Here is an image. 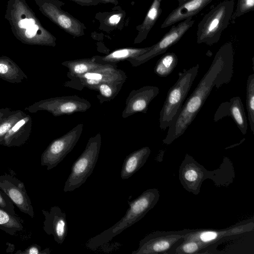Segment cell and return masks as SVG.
Here are the masks:
<instances>
[{"mask_svg":"<svg viewBox=\"0 0 254 254\" xmlns=\"http://www.w3.org/2000/svg\"><path fill=\"white\" fill-rule=\"evenodd\" d=\"M234 56L232 43L223 44L214 56L210 66L190 96L183 105L169 129L164 144L169 145L183 135L196 117L215 86L217 76L227 61Z\"/></svg>","mask_w":254,"mask_h":254,"instance_id":"6da1fadb","label":"cell"},{"mask_svg":"<svg viewBox=\"0 0 254 254\" xmlns=\"http://www.w3.org/2000/svg\"><path fill=\"white\" fill-rule=\"evenodd\" d=\"M62 64L68 68L66 75L68 78L94 70L104 65L97 63L94 56L90 58L64 61Z\"/></svg>","mask_w":254,"mask_h":254,"instance_id":"484cf974","label":"cell"},{"mask_svg":"<svg viewBox=\"0 0 254 254\" xmlns=\"http://www.w3.org/2000/svg\"><path fill=\"white\" fill-rule=\"evenodd\" d=\"M100 3H111L112 4H114L115 5H117L119 4V1L118 0H97Z\"/></svg>","mask_w":254,"mask_h":254,"instance_id":"74e56055","label":"cell"},{"mask_svg":"<svg viewBox=\"0 0 254 254\" xmlns=\"http://www.w3.org/2000/svg\"><path fill=\"white\" fill-rule=\"evenodd\" d=\"M34 1L41 12L65 32L77 37L85 35L84 23L63 9L64 2L60 0Z\"/></svg>","mask_w":254,"mask_h":254,"instance_id":"52a82bcc","label":"cell"},{"mask_svg":"<svg viewBox=\"0 0 254 254\" xmlns=\"http://www.w3.org/2000/svg\"><path fill=\"white\" fill-rule=\"evenodd\" d=\"M0 78L12 83H17L27 79L20 67L6 56L0 57Z\"/></svg>","mask_w":254,"mask_h":254,"instance_id":"d4e9b609","label":"cell"},{"mask_svg":"<svg viewBox=\"0 0 254 254\" xmlns=\"http://www.w3.org/2000/svg\"><path fill=\"white\" fill-rule=\"evenodd\" d=\"M246 106L250 128L254 133V73L250 74L247 81Z\"/></svg>","mask_w":254,"mask_h":254,"instance_id":"f546056e","label":"cell"},{"mask_svg":"<svg viewBox=\"0 0 254 254\" xmlns=\"http://www.w3.org/2000/svg\"><path fill=\"white\" fill-rule=\"evenodd\" d=\"M227 116L232 118L243 134L247 133V118L244 105L240 97H234L229 101L221 103L214 114V121L216 122Z\"/></svg>","mask_w":254,"mask_h":254,"instance_id":"ac0fdd59","label":"cell"},{"mask_svg":"<svg viewBox=\"0 0 254 254\" xmlns=\"http://www.w3.org/2000/svg\"><path fill=\"white\" fill-rule=\"evenodd\" d=\"M9 114L8 109H0V122Z\"/></svg>","mask_w":254,"mask_h":254,"instance_id":"8d00e7d4","label":"cell"},{"mask_svg":"<svg viewBox=\"0 0 254 254\" xmlns=\"http://www.w3.org/2000/svg\"><path fill=\"white\" fill-rule=\"evenodd\" d=\"M161 2L162 0H157ZM178 1L179 5L187 1L188 0H177Z\"/></svg>","mask_w":254,"mask_h":254,"instance_id":"ab89813d","label":"cell"},{"mask_svg":"<svg viewBox=\"0 0 254 254\" xmlns=\"http://www.w3.org/2000/svg\"><path fill=\"white\" fill-rule=\"evenodd\" d=\"M183 230L177 231H155L141 240L139 247L132 254H156L166 253L181 239Z\"/></svg>","mask_w":254,"mask_h":254,"instance_id":"4fadbf2b","label":"cell"},{"mask_svg":"<svg viewBox=\"0 0 254 254\" xmlns=\"http://www.w3.org/2000/svg\"><path fill=\"white\" fill-rule=\"evenodd\" d=\"M254 10V0H238L236 8L232 17L235 18Z\"/></svg>","mask_w":254,"mask_h":254,"instance_id":"d6a6232c","label":"cell"},{"mask_svg":"<svg viewBox=\"0 0 254 254\" xmlns=\"http://www.w3.org/2000/svg\"><path fill=\"white\" fill-rule=\"evenodd\" d=\"M24 221L18 215L10 214L0 208V229L6 233L14 236L23 230Z\"/></svg>","mask_w":254,"mask_h":254,"instance_id":"4316f807","label":"cell"},{"mask_svg":"<svg viewBox=\"0 0 254 254\" xmlns=\"http://www.w3.org/2000/svg\"><path fill=\"white\" fill-rule=\"evenodd\" d=\"M101 135L89 138L85 148L72 165L65 182L64 191H72L79 188L91 175L97 162L101 146Z\"/></svg>","mask_w":254,"mask_h":254,"instance_id":"8992f818","label":"cell"},{"mask_svg":"<svg viewBox=\"0 0 254 254\" xmlns=\"http://www.w3.org/2000/svg\"><path fill=\"white\" fill-rule=\"evenodd\" d=\"M234 0H224L206 14L197 25V43L211 46L217 43L227 27L234 10Z\"/></svg>","mask_w":254,"mask_h":254,"instance_id":"5b68a950","label":"cell"},{"mask_svg":"<svg viewBox=\"0 0 254 254\" xmlns=\"http://www.w3.org/2000/svg\"><path fill=\"white\" fill-rule=\"evenodd\" d=\"M194 22L192 17H189L176 25L174 24L157 43L150 46V49L147 52L135 58L129 59L127 61L132 66H137L155 57L164 54L169 48L180 41L192 27Z\"/></svg>","mask_w":254,"mask_h":254,"instance_id":"8fae6325","label":"cell"},{"mask_svg":"<svg viewBox=\"0 0 254 254\" xmlns=\"http://www.w3.org/2000/svg\"><path fill=\"white\" fill-rule=\"evenodd\" d=\"M32 129V119L25 115L20 119L6 133L2 145L19 147L29 139Z\"/></svg>","mask_w":254,"mask_h":254,"instance_id":"ffe728a7","label":"cell"},{"mask_svg":"<svg viewBox=\"0 0 254 254\" xmlns=\"http://www.w3.org/2000/svg\"><path fill=\"white\" fill-rule=\"evenodd\" d=\"M199 68V65L197 64L179 73L178 79L169 90L160 112L159 127L162 130L169 127L179 114Z\"/></svg>","mask_w":254,"mask_h":254,"instance_id":"277c9868","label":"cell"},{"mask_svg":"<svg viewBox=\"0 0 254 254\" xmlns=\"http://www.w3.org/2000/svg\"><path fill=\"white\" fill-rule=\"evenodd\" d=\"M0 208L11 214L17 215L12 201L1 189H0Z\"/></svg>","mask_w":254,"mask_h":254,"instance_id":"836d02e7","label":"cell"},{"mask_svg":"<svg viewBox=\"0 0 254 254\" xmlns=\"http://www.w3.org/2000/svg\"><path fill=\"white\" fill-rule=\"evenodd\" d=\"M4 18L22 43L55 47L56 38L41 24L25 0H8Z\"/></svg>","mask_w":254,"mask_h":254,"instance_id":"7a4b0ae2","label":"cell"},{"mask_svg":"<svg viewBox=\"0 0 254 254\" xmlns=\"http://www.w3.org/2000/svg\"><path fill=\"white\" fill-rule=\"evenodd\" d=\"M0 189L22 212L33 218L34 209L24 183L16 177L4 173L0 175Z\"/></svg>","mask_w":254,"mask_h":254,"instance_id":"5bb4252c","label":"cell"},{"mask_svg":"<svg viewBox=\"0 0 254 254\" xmlns=\"http://www.w3.org/2000/svg\"><path fill=\"white\" fill-rule=\"evenodd\" d=\"M81 6L96 5L100 3L97 0H69Z\"/></svg>","mask_w":254,"mask_h":254,"instance_id":"d590c367","label":"cell"},{"mask_svg":"<svg viewBox=\"0 0 254 254\" xmlns=\"http://www.w3.org/2000/svg\"><path fill=\"white\" fill-rule=\"evenodd\" d=\"M82 123L77 125L62 136L53 140L41 157V165L47 170L56 167L74 148L82 134Z\"/></svg>","mask_w":254,"mask_h":254,"instance_id":"9c48e42d","label":"cell"},{"mask_svg":"<svg viewBox=\"0 0 254 254\" xmlns=\"http://www.w3.org/2000/svg\"><path fill=\"white\" fill-rule=\"evenodd\" d=\"M213 0H188L173 9L161 25L165 28L189 17H192Z\"/></svg>","mask_w":254,"mask_h":254,"instance_id":"d6986e66","label":"cell"},{"mask_svg":"<svg viewBox=\"0 0 254 254\" xmlns=\"http://www.w3.org/2000/svg\"><path fill=\"white\" fill-rule=\"evenodd\" d=\"M161 13V2L153 0L143 22L136 27L138 33L133 42L134 44H139L146 39Z\"/></svg>","mask_w":254,"mask_h":254,"instance_id":"cb8c5ba5","label":"cell"},{"mask_svg":"<svg viewBox=\"0 0 254 254\" xmlns=\"http://www.w3.org/2000/svg\"><path fill=\"white\" fill-rule=\"evenodd\" d=\"M87 100L76 95L53 97L35 102L26 108L30 113L46 111L55 117L84 112L91 107Z\"/></svg>","mask_w":254,"mask_h":254,"instance_id":"30bf717a","label":"cell"},{"mask_svg":"<svg viewBox=\"0 0 254 254\" xmlns=\"http://www.w3.org/2000/svg\"><path fill=\"white\" fill-rule=\"evenodd\" d=\"M159 196V191L157 189L144 191L135 199L128 202V209L118 222L90 238L86 244V247L94 250L109 242L114 237L142 219L155 206Z\"/></svg>","mask_w":254,"mask_h":254,"instance_id":"3957f363","label":"cell"},{"mask_svg":"<svg viewBox=\"0 0 254 254\" xmlns=\"http://www.w3.org/2000/svg\"><path fill=\"white\" fill-rule=\"evenodd\" d=\"M6 244H7L9 246L8 248L6 249V252L12 253L15 249L14 245L9 243H6Z\"/></svg>","mask_w":254,"mask_h":254,"instance_id":"f35d334b","label":"cell"},{"mask_svg":"<svg viewBox=\"0 0 254 254\" xmlns=\"http://www.w3.org/2000/svg\"><path fill=\"white\" fill-rule=\"evenodd\" d=\"M51 250L49 248L42 250L41 247L37 244H33L24 250H18L16 254H50Z\"/></svg>","mask_w":254,"mask_h":254,"instance_id":"e575fe53","label":"cell"},{"mask_svg":"<svg viewBox=\"0 0 254 254\" xmlns=\"http://www.w3.org/2000/svg\"><path fill=\"white\" fill-rule=\"evenodd\" d=\"M207 246L198 241L184 240L176 249V254H195Z\"/></svg>","mask_w":254,"mask_h":254,"instance_id":"1f68e13d","label":"cell"},{"mask_svg":"<svg viewBox=\"0 0 254 254\" xmlns=\"http://www.w3.org/2000/svg\"><path fill=\"white\" fill-rule=\"evenodd\" d=\"M192 157L186 154L180 170V178L186 190L197 194L204 179L203 166L197 164Z\"/></svg>","mask_w":254,"mask_h":254,"instance_id":"e0dca14e","label":"cell"},{"mask_svg":"<svg viewBox=\"0 0 254 254\" xmlns=\"http://www.w3.org/2000/svg\"><path fill=\"white\" fill-rule=\"evenodd\" d=\"M150 49V47L124 48L114 50L104 56H94V57L97 63L117 65L119 62L137 57L147 52Z\"/></svg>","mask_w":254,"mask_h":254,"instance_id":"603a6c76","label":"cell"},{"mask_svg":"<svg viewBox=\"0 0 254 254\" xmlns=\"http://www.w3.org/2000/svg\"><path fill=\"white\" fill-rule=\"evenodd\" d=\"M125 82H106L100 84L97 89V97L101 104L112 100L118 94Z\"/></svg>","mask_w":254,"mask_h":254,"instance_id":"f1b7e54d","label":"cell"},{"mask_svg":"<svg viewBox=\"0 0 254 254\" xmlns=\"http://www.w3.org/2000/svg\"><path fill=\"white\" fill-rule=\"evenodd\" d=\"M127 76L115 64H105L101 67L82 75L69 78L64 86L78 90L84 87L97 91L98 86L103 83L126 81Z\"/></svg>","mask_w":254,"mask_h":254,"instance_id":"ba28073f","label":"cell"},{"mask_svg":"<svg viewBox=\"0 0 254 254\" xmlns=\"http://www.w3.org/2000/svg\"><path fill=\"white\" fill-rule=\"evenodd\" d=\"M127 17L126 11L119 5H115L110 11L99 12L95 16L100 23L99 29L106 32L123 29L128 24Z\"/></svg>","mask_w":254,"mask_h":254,"instance_id":"44dd1931","label":"cell"},{"mask_svg":"<svg viewBox=\"0 0 254 254\" xmlns=\"http://www.w3.org/2000/svg\"><path fill=\"white\" fill-rule=\"evenodd\" d=\"M25 114L21 111L10 113L0 122V145L2 144L4 137L9 129Z\"/></svg>","mask_w":254,"mask_h":254,"instance_id":"4dcf8cb0","label":"cell"},{"mask_svg":"<svg viewBox=\"0 0 254 254\" xmlns=\"http://www.w3.org/2000/svg\"><path fill=\"white\" fill-rule=\"evenodd\" d=\"M178 62V59L175 53H167L156 63L154 68V72L160 77H167L176 67Z\"/></svg>","mask_w":254,"mask_h":254,"instance_id":"83f0119b","label":"cell"},{"mask_svg":"<svg viewBox=\"0 0 254 254\" xmlns=\"http://www.w3.org/2000/svg\"><path fill=\"white\" fill-rule=\"evenodd\" d=\"M254 228L253 222L245 221L223 229H184L183 239L198 241L207 247L224 237L248 232Z\"/></svg>","mask_w":254,"mask_h":254,"instance_id":"7c38bea8","label":"cell"},{"mask_svg":"<svg viewBox=\"0 0 254 254\" xmlns=\"http://www.w3.org/2000/svg\"><path fill=\"white\" fill-rule=\"evenodd\" d=\"M159 92L158 87L151 85L132 90L126 99L122 117L126 119L138 112L146 113L150 103Z\"/></svg>","mask_w":254,"mask_h":254,"instance_id":"9a60e30c","label":"cell"},{"mask_svg":"<svg viewBox=\"0 0 254 254\" xmlns=\"http://www.w3.org/2000/svg\"><path fill=\"white\" fill-rule=\"evenodd\" d=\"M151 153L149 147H142L128 155L124 159L121 171L123 180L128 179L145 164Z\"/></svg>","mask_w":254,"mask_h":254,"instance_id":"7402d4cb","label":"cell"},{"mask_svg":"<svg viewBox=\"0 0 254 254\" xmlns=\"http://www.w3.org/2000/svg\"><path fill=\"white\" fill-rule=\"evenodd\" d=\"M45 217L43 229L48 235H53L54 240L62 244L67 234V224L66 214L57 206L50 208L49 211L43 209Z\"/></svg>","mask_w":254,"mask_h":254,"instance_id":"2e32d148","label":"cell"}]
</instances>
